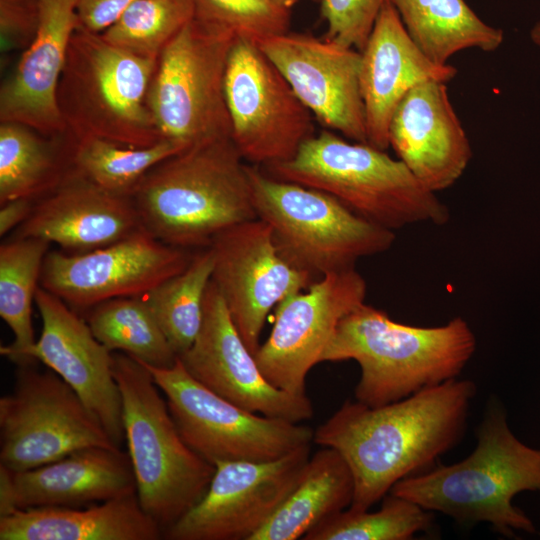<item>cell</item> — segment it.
Wrapping results in <instances>:
<instances>
[{"mask_svg":"<svg viewBox=\"0 0 540 540\" xmlns=\"http://www.w3.org/2000/svg\"><path fill=\"white\" fill-rule=\"evenodd\" d=\"M477 393L452 379L379 407L345 401L315 431L313 442L337 450L354 477L350 507L366 511L400 480L431 468L462 439Z\"/></svg>","mask_w":540,"mask_h":540,"instance_id":"1","label":"cell"},{"mask_svg":"<svg viewBox=\"0 0 540 540\" xmlns=\"http://www.w3.org/2000/svg\"><path fill=\"white\" fill-rule=\"evenodd\" d=\"M230 137L186 148L153 167L130 198L142 228L179 248H207L257 218L248 165Z\"/></svg>","mask_w":540,"mask_h":540,"instance_id":"2","label":"cell"},{"mask_svg":"<svg viewBox=\"0 0 540 540\" xmlns=\"http://www.w3.org/2000/svg\"><path fill=\"white\" fill-rule=\"evenodd\" d=\"M476 440L475 449L462 461L406 477L389 493L461 525L488 523L509 538L517 530L535 533L529 517L512 500L522 491L540 492V449L516 438L495 399L488 402Z\"/></svg>","mask_w":540,"mask_h":540,"instance_id":"3","label":"cell"},{"mask_svg":"<svg viewBox=\"0 0 540 540\" xmlns=\"http://www.w3.org/2000/svg\"><path fill=\"white\" fill-rule=\"evenodd\" d=\"M476 345L461 317L442 326L417 327L398 323L364 302L340 321L321 362L356 361L361 376L355 399L379 407L456 379Z\"/></svg>","mask_w":540,"mask_h":540,"instance_id":"4","label":"cell"},{"mask_svg":"<svg viewBox=\"0 0 540 540\" xmlns=\"http://www.w3.org/2000/svg\"><path fill=\"white\" fill-rule=\"evenodd\" d=\"M266 168L271 176L325 192L392 231L449 220L448 207L402 161L328 129L306 140L291 159Z\"/></svg>","mask_w":540,"mask_h":540,"instance_id":"5","label":"cell"},{"mask_svg":"<svg viewBox=\"0 0 540 540\" xmlns=\"http://www.w3.org/2000/svg\"><path fill=\"white\" fill-rule=\"evenodd\" d=\"M112 359L137 497L164 533L201 500L215 466L183 440L149 370L123 352Z\"/></svg>","mask_w":540,"mask_h":540,"instance_id":"6","label":"cell"},{"mask_svg":"<svg viewBox=\"0 0 540 540\" xmlns=\"http://www.w3.org/2000/svg\"><path fill=\"white\" fill-rule=\"evenodd\" d=\"M157 61L78 25L57 92L60 112L74 137L94 136L131 147L162 140L147 102Z\"/></svg>","mask_w":540,"mask_h":540,"instance_id":"7","label":"cell"},{"mask_svg":"<svg viewBox=\"0 0 540 540\" xmlns=\"http://www.w3.org/2000/svg\"><path fill=\"white\" fill-rule=\"evenodd\" d=\"M257 218L271 229L279 254L313 279L355 267L388 250L392 230L357 215L320 190L284 181L248 165Z\"/></svg>","mask_w":540,"mask_h":540,"instance_id":"8","label":"cell"},{"mask_svg":"<svg viewBox=\"0 0 540 540\" xmlns=\"http://www.w3.org/2000/svg\"><path fill=\"white\" fill-rule=\"evenodd\" d=\"M235 39L194 17L163 49L147 96L162 139L186 149L230 137L225 74Z\"/></svg>","mask_w":540,"mask_h":540,"instance_id":"9","label":"cell"},{"mask_svg":"<svg viewBox=\"0 0 540 540\" xmlns=\"http://www.w3.org/2000/svg\"><path fill=\"white\" fill-rule=\"evenodd\" d=\"M142 364L165 396L183 440L214 466L275 460L313 441L314 431L306 425L258 415L217 395L194 379L179 358L168 368Z\"/></svg>","mask_w":540,"mask_h":540,"instance_id":"10","label":"cell"},{"mask_svg":"<svg viewBox=\"0 0 540 540\" xmlns=\"http://www.w3.org/2000/svg\"><path fill=\"white\" fill-rule=\"evenodd\" d=\"M34 364L18 366L0 398L1 466L23 471L88 447L121 448L68 383Z\"/></svg>","mask_w":540,"mask_h":540,"instance_id":"11","label":"cell"},{"mask_svg":"<svg viewBox=\"0 0 540 540\" xmlns=\"http://www.w3.org/2000/svg\"><path fill=\"white\" fill-rule=\"evenodd\" d=\"M225 99L230 138L242 158L256 166L291 159L314 135L312 113L258 44L235 39Z\"/></svg>","mask_w":540,"mask_h":540,"instance_id":"12","label":"cell"},{"mask_svg":"<svg viewBox=\"0 0 540 540\" xmlns=\"http://www.w3.org/2000/svg\"><path fill=\"white\" fill-rule=\"evenodd\" d=\"M311 444L271 461L215 465L201 500L163 533L168 540H251L302 478Z\"/></svg>","mask_w":540,"mask_h":540,"instance_id":"13","label":"cell"},{"mask_svg":"<svg viewBox=\"0 0 540 540\" xmlns=\"http://www.w3.org/2000/svg\"><path fill=\"white\" fill-rule=\"evenodd\" d=\"M193 254L168 245L146 230L83 253L48 251L40 287L73 310L115 298L141 297L182 272Z\"/></svg>","mask_w":540,"mask_h":540,"instance_id":"14","label":"cell"},{"mask_svg":"<svg viewBox=\"0 0 540 540\" xmlns=\"http://www.w3.org/2000/svg\"><path fill=\"white\" fill-rule=\"evenodd\" d=\"M365 279L355 270L333 272L276 307L270 335L255 356L265 378L292 394H306L305 379L321 362L340 321L364 303Z\"/></svg>","mask_w":540,"mask_h":540,"instance_id":"15","label":"cell"},{"mask_svg":"<svg viewBox=\"0 0 540 540\" xmlns=\"http://www.w3.org/2000/svg\"><path fill=\"white\" fill-rule=\"evenodd\" d=\"M209 247L214 255L212 281L240 336L255 355L270 311L315 279L279 254L270 227L259 218L221 232Z\"/></svg>","mask_w":540,"mask_h":540,"instance_id":"16","label":"cell"},{"mask_svg":"<svg viewBox=\"0 0 540 540\" xmlns=\"http://www.w3.org/2000/svg\"><path fill=\"white\" fill-rule=\"evenodd\" d=\"M178 358L194 379L245 410L296 423L313 416L306 394L281 390L262 374L212 280L205 294L199 333Z\"/></svg>","mask_w":540,"mask_h":540,"instance_id":"17","label":"cell"},{"mask_svg":"<svg viewBox=\"0 0 540 540\" xmlns=\"http://www.w3.org/2000/svg\"><path fill=\"white\" fill-rule=\"evenodd\" d=\"M258 46L326 129L368 143L359 81L360 51L288 32Z\"/></svg>","mask_w":540,"mask_h":540,"instance_id":"18","label":"cell"},{"mask_svg":"<svg viewBox=\"0 0 540 540\" xmlns=\"http://www.w3.org/2000/svg\"><path fill=\"white\" fill-rule=\"evenodd\" d=\"M35 303L41 316L39 338L29 351L78 394L113 441H125L122 401L113 375L112 352L93 335L86 320L56 295L39 286Z\"/></svg>","mask_w":540,"mask_h":540,"instance_id":"19","label":"cell"},{"mask_svg":"<svg viewBox=\"0 0 540 540\" xmlns=\"http://www.w3.org/2000/svg\"><path fill=\"white\" fill-rule=\"evenodd\" d=\"M446 84L430 80L411 89L397 106L388 131L389 147L397 158L435 193L456 183L472 158Z\"/></svg>","mask_w":540,"mask_h":540,"instance_id":"20","label":"cell"},{"mask_svg":"<svg viewBox=\"0 0 540 540\" xmlns=\"http://www.w3.org/2000/svg\"><path fill=\"white\" fill-rule=\"evenodd\" d=\"M35 2L37 31L16 69L1 86L0 119L54 137L67 129L57 92L70 41L79 25L78 0Z\"/></svg>","mask_w":540,"mask_h":540,"instance_id":"21","label":"cell"},{"mask_svg":"<svg viewBox=\"0 0 540 540\" xmlns=\"http://www.w3.org/2000/svg\"><path fill=\"white\" fill-rule=\"evenodd\" d=\"M137 493L128 453L88 447L23 471L0 465V515L15 509L77 507Z\"/></svg>","mask_w":540,"mask_h":540,"instance_id":"22","label":"cell"},{"mask_svg":"<svg viewBox=\"0 0 540 540\" xmlns=\"http://www.w3.org/2000/svg\"><path fill=\"white\" fill-rule=\"evenodd\" d=\"M360 91L368 144L389 148L392 116L407 93L430 80L448 83L457 75L451 64L431 61L407 33L391 0L382 7L360 51Z\"/></svg>","mask_w":540,"mask_h":540,"instance_id":"23","label":"cell"},{"mask_svg":"<svg viewBox=\"0 0 540 540\" xmlns=\"http://www.w3.org/2000/svg\"><path fill=\"white\" fill-rule=\"evenodd\" d=\"M143 229L129 196L111 193L69 170L62 182L35 201L13 238H38L66 253H83Z\"/></svg>","mask_w":540,"mask_h":540,"instance_id":"24","label":"cell"},{"mask_svg":"<svg viewBox=\"0 0 540 540\" xmlns=\"http://www.w3.org/2000/svg\"><path fill=\"white\" fill-rule=\"evenodd\" d=\"M160 526L137 493L86 508L15 509L0 515V540H159Z\"/></svg>","mask_w":540,"mask_h":540,"instance_id":"25","label":"cell"},{"mask_svg":"<svg viewBox=\"0 0 540 540\" xmlns=\"http://www.w3.org/2000/svg\"><path fill=\"white\" fill-rule=\"evenodd\" d=\"M354 477L343 456L322 447L309 459L301 480L251 540H296L326 518L350 507Z\"/></svg>","mask_w":540,"mask_h":540,"instance_id":"26","label":"cell"},{"mask_svg":"<svg viewBox=\"0 0 540 540\" xmlns=\"http://www.w3.org/2000/svg\"><path fill=\"white\" fill-rule=\"evenodd\" d=\"M417 47L436 64L466 49L497 50L503 31L485 23L465 0H391Z\"/></svg>","mask_w":540,"mask_h":540,"instance_id":"27","label":"cell"},{"mask_svg":"<svg viewBox=\"0 0 540 540\" xmlns=\"http://www.w3.org/2000/svg\"><path fill=\"white\" fill-rule=\"evenodd\" d=\"M50 243L38 238H11L0 246V316L14 335L1 355L17 366L34 364L29 351L35 344L32 304Z\"/></svg>","mask_w":540,"mask_h":540,"instance_id":"28","label":"cell"},{"mask_svg":"<svg viewBox=\"0 0 540 540\" xmlns=\"http://www.w3.org/2000/svg\"><path fill=\"white\" fill-rule=\"evenodd\" d=\"M41 134L17 122L0 125V205L36 201L56 188L70 170L63 153Z\"/></svg>","mask_w":540,"mask_h":540,"instance_id":"29","label":"cell"},{"mask_svg":"<svg viewBox=\"0 0 540 540\" xmlns=\"http://www.w3.org/2000/svg\"><path fill=\"white\" fill-rule=\"evenodd\" d=\"M86 312L93 335L110 352L126 353L157 368L176 362V352L142 296L110 299Z\"/></svg>","mask_w":540,"mask_h":540,"instance_id":"30","label":"cell"},{"mask_svg":"<svg viewBox=\"0 0 540 540\" xmlns=\"http://www.w3.org/2000/svg\"><path fill=\"white\" fill-rule=\"evenodd\" d=\"M184 150L162 139L148 147H131L94 136L75 137L70 170L111 193L129 196L142 178L163 160Z\"/></svg>","mask_w":540,"mask_h":540,"instance_id":"31","label":"cell"},{"mask_svg":"<svg viewBox=\"0 0 540 540\" xmlns=\"http://www.w3.org/2000/svg\"><path fill=\"white\" fill-rule=\"evenodd\" d=\"M213 268L211 248H202L182 272L142 296L177 356L193 344L199 333Z\"/></svg>","mask_w":540,"mask_h":540,"instance_id":"32","label":"cell"},{"mask_svg":"<svg viewBox=\"0 0 540 540\" xmlns=\"http://www.w3.org/2000/svg\"><path fill=\"white\" fill-rule=\"evenodd\" d=\"M376 512L348 508L308 531L303 540H409L416 533L429 532L434 512L392 493L382 499Z\"/></svg>","mask_w":540,"mask_h":540,"instance_id":"33","label":"cell"},{"mask_svg":"<svg viewBox=\"0 0 540 540\" xmlns=\"http://www.w3.org/2000/svg\"><path fill=\"white\" fill-rule=\"evenodd\" d=\"M194 17L193 0H137L100 35L120 48L158 59Z\"/></svg>","mask_w":540,"mask_h":540,"instance_id":"34","label":"cell"},{"mask_svg":"<svg viewBox=\"0 0 540 540\" xmlns=\"http://www.w3.org/2000/svg\"><path fill=\"white\" fill-rule=\"evenodd\" d=\"M195 18L232 34L235 38L259 44L288 32L290 9L275 0H193Z\"/></svg>","mask_w":540,"mask_h":540,"instance_id":"35","label":"cell"},{"mask_svg":"<svg viewBox=\"0 0 540 540\" xmlns=\"http://www.w3.org/2000/svg\"><path fill=\"white\" fill-rule=\"evenodd\" d=\"M387 0H321L325 39L361 51Z\"/></svg>","mask_w":540,"mask_h":540,"instance_id":"36","label":"cell"},{"mask_svg":"<svg viewBox=\"0 0 540 540\" xmlns=\"http://www.w3.org/2000/svg\"><path fill=\"white\" fill-rule=\"evenodd\" d=\"M38 25L35 0H0L1 51L27 48Z\"/></svg>","mask_w":540,"mask_h":540,"instance_id":"37","label":"cell"},{"mask_svg":"<svg viewBox=\"0 0 540 540\" xmlns=\"http://www.w3.org/2000/svg\"><path fill=\"white\" fill-rule=\"evenodd\" d=\"M137 0H78L79 26L101 34L113 25Z\"/></svg>","mask_w":540,"mask_h":540,"instance_id":"38","label":"cell"},{"mask_svg":"<svg viewBox=\"0 0 540 540\" xmlns=\"http://www.w3.org/2000/svg\"><path fill=\"white\" fill-rule=\"evenodd\" d=\"M35 201L16 199L6 202L0 208V236L17 229L30 215Z\"/></svg>","mask_w":540,"mask_h":540,"instance_id":"39","label":"cell"},{"mask_svg":"<svg viewBox=\"0 0 540 540\" xmlns=\"http://www.w3.org/2000/svg\"><path fill=\"white\" fill-rule=\"evenodd\" d=\"M530 37L533 43L540 47V21L531 29Z\"/></svg>","mask_w":540,"mask_h":540,"instance_id":"40","label":"cell"},{"mask_svg":"<svg viewBox=\"0 0 540 540\" xmlns=\"http://www.w3.org/2000/svg\"><path fill=\"white\" fill-rule=\"evenodd\" d=\"M280 5L288 8L291 10V8L299 1V0H275Z\"/></svg>","mask_w":540,"mask_h":540,"instance_id":"41","label":"cell"}]
</instances>
